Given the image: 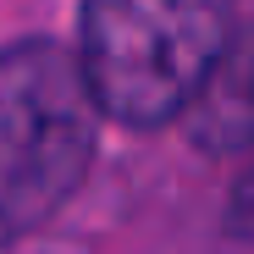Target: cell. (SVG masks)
I'll return each instance as SVG.
<instances>
[{
  "mask_svg": "<svg viewBox=\"0 0 254 254\" xmlns=\"http://www.w3.org/2000/svg\"><path fill=\"white\" fill-rule=\"evenodd\" d=\"M193 138L204 149H254V22L232 33V45L221 50L216 72L204 77L199 100L188 105Z\"/></svg>",
  "mask_w": 254,
  "mask_h": 254,
  "instance_id": "3957f363",
  "label": "cell"
},
{
  "mask_svg": "<svg viewBox=\"0 0 254 254\" xmlns=\"http://www.w3.org/2000/svg\"><path fill=\"white\" fill-rule=\"evenodd\" d=\"M94 144L100 105L66 45L22 39L0 50V249L77 193Z\"/></svg>",
  "mask_w": 254,
  "mask_h": 254,
  "instance_id": "6da1fadb",
  "label": "cell"
},
{
  "mask_svg": "<svg viewBox=\"0 0 254 254\" xmlns=\"http://www.w3.org/2000/svg\"><path fill=\"white\" fill-rule=\"evenodd\" d=\"M232 45V0H83L77 66L100 116L160 127L183 116Z\"/></svg>",
  "mask_w": 254,
  "mask_h": 254,
  "instance_id": "7a4b0ae2",
  "label": "cell"
},
{
  "mask_svg": "<svg viewBox=\"0 0 254 254\" xmlns=\"http://www.w3.org/2000/svg\"><path fill=\"white\" fill-rule=\"evenodd\" d=\"M232 232L254 243V172H249V177L238 183V193H232Z\"/></svg>",
  "mask_w": 254,
  "mask_h": 254,
  "instance_id": "277c9868",
  "label": "cell"
}]
</instances>
